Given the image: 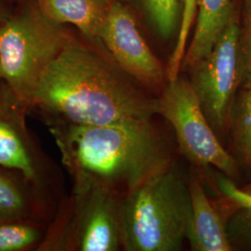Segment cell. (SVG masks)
Masks as SVG:
<instances>
[{"instance_id": "cell-1", "label": "cell", "mask_w": 251, "mask_h": 251, "mask_svg": "<svg viewBox=\"0 0 251 251\" xmlns=\"http://www.w3.org/2000/svg\"><path fill=\"white\" fill-rule=\"evenodd\" d=\"M33 102L73 124L104 125L158 115L144 93L88 47L70 39L43 73Z\"/></svg>"}, {"instance_id": "cell-2", "label": "cell", "mask_w": 251, "mask_h": 251, "mask_svg": "<svg viewBox=\"0 0 251 251\" xmlns=\"http://www.w3.org/2000/svg\"><path fill=\"white\" fill-rule=\"evenodd\" d=\"M63 160L76 181L128 192L173 163L152 118H135L104 125L71 123L58 132Z\"/></svg>"}, {"instance_id": "cell-3", "label": "cell", "mask_w": 251, "mask_h": 251, "mask_svg": "<svg viewBox=\"0 0 251 251\" xmlns=\"http://www.w3.org/2000/svg\"><path fill=\"white\" fill-rule=\"evenodd\" d=\"M191 215L188 180L172 163L124 198L127 251H176L186 239Z\"/></svg>"}, {"instance_id": "cell-4", "label": "cell", "mask_w": 251, "mask_h": 251, "mask_svg": "<svg viewBox=\"0 0 251 251\" xmlns=\"http://www.w3.org/2000/svg\"><path fill=\"white\" fill-rule=\"evenodd\" d=\"M70 39L36 6L0 26L1 76L19 100L33 102L43 73Z\"/></svg>"}, {"instance_id": "cell-5", "label": "cell", "mask_w": 251, "mask_h": 251, "mask_svg": "<svg viewBox=\"0 0 251 251\" xmlns=\"http://www.w3.org/2000/svg\"><path fill=\"white\" fill-rule=\"evenodd\" d=\"M158 115L175 130L181 153L198 167H214L232 179L238 174V162L221 144L209 124L198 96L188 81L176 78L158 98Z\"/></svg>"}, {"instance_id": "cell-6", "label": "cell", "mask_w": 251, "mask_h": 251, "mask_svg": "<svg viewBox=\"0 0 251 251\" xmlns=\"http://www.w3.org/2000/svg\"><path fill=\"white\" fill-rule=\"evenodd\" d=\"M240 15L234 11L211 51L193 66L191 85L216 133L228 131L233 101L240 88Z\"/></svg>"}, {"instance_id": "cell-7", "label": "cell", "mask_w": 251, "mask_h": 251, "mask_svg": "<svg viewBox=\"0 0 251 251\" xmlns=\"http://www.w3.org/2000/svg\"><path fill=\"white\" fill-rule=\"evenodd\" d=\"M79 211L77 248L82 251H117L124 247V199L114 188L92 181H76Z\"/></svg>"}, {"instance_id": "cell-8", "label": "cell", "mask_w": 251, "mask_h": 251, "mask_svg": "<svg viewBox=\"0 0 251 251\" xmlns=\"http://www.w3.org/2000/svg\"><path fill=\"white\" fill-rule=\"evenodd\" d=\"M100 39L123 72L147 86L160 85L167 74L141 36L130 11L114 1L100 30Z\"/></svg>"}, {"instance_id": "cell-9", "label": "cell", "mask_w": 251, "mask_h": 251, "mask_svg": "<svg viewBox=\"0 0 251 251\" xmlns=\"http://www.w3.org/2000/svg\"><path fill=\"white\" fill-rule=\"evenodd\" d=\"M191 215L186 239L194 251H233L226 223L206 196L202 181L192 173L188 179Z\"/></svg>"}, {"instance_id": "cell-10", "label": "cell", "mask_w": 251, "mask_h": 251, "mask_svg": "<svg viewBox=\"0 0 251 251\" xmlns=\"http://www.w3.org/2000/svg\"><path fill=\"white\" fill-rule=\"evenodd\" d=\"M198 9L195 34L182 61L189 69L211 51L236 10L233 0H198Z\"/></svg>"}, {"instance_id": "cell-11", "label": "cell", "mask_w": 251, "mask_h": 251, "mask_svg": "<svg viewBox=\"0 0 251 251\" xmlns=\"http://www.w3.org/2000/svg\"><path fill=\"white\" fill-rule=\"evenodd\" d=\"M115 0H35L36 7L56 24H71L88 37L98 36Z\"/></svg>"}, {"instance_id": "cell-12", "label": "cell", "mask_w": 251, "mask_h": 251, "mask_svg": "<svg viewBox=\"0 0 251 251\" xmlns=\"http://www.w3.org/2000/svg\"><path fill=\"white\" fill-rule=\"evenodd\" d=\"M217 187L233 206L226 230L233 250L251 251V183L238 188L230 178L219 177Z\"/></svg>"}, {"instance_id": "cell-13", "label": "cell", "mask_w": 251, "mask_h": 251, "mask_svg": "<svg viewBox=\"0 0 251 251\" xmlns=\"http://www.w3.org/2000/svg\"><path fill=\"white\" fill-rule=\"evenodd\" d=\"M228 131L236 158L251 169V89H240L231 110Z\"/></svg>"}, {"instance_id": "cell-14", "label": "cell", "mask_w": 251, "mask_h": 251, "mask_svg": "<svg viewBox=\"0 0 251 251\" xmlns=\"http://www.w3.org/2000/svg\"><path fill=\"white\" fill-rule=\"evenodd\" d=\"M0 166L16 170L29 179L36 178L34 162L17 129L0 119Z\"/></svg>"}, {"instance_id": "cell-15", "label": "cell", "mask_w": 251, "mask_h": 251, "mask_svg": "<svg viewBox=\"0 0 251 251\" xmlns=\"http://www.w3.org/2000/svg\"><path fill=\"white\" fill-rule=\"evenodd\" d=\"M198 0H180L182 10L179 35L166 71L169 81L175 80L179 77L180 65L185 55L187 38L198 9Z\"/></svg>"}, {"instance_id": "cell-16", "label": "cell", "mask_w": 251, "mask_h": 251, "mask_svg": "<svg viewBox=\"0 0 251 251\" xmlns=\"http://www.w3.org/2000/svg\"><path fill=\"white\" fill-rule=\"evenodd\" d=\"M152 26L164 38H169L175 32L178 20V0H142Z\"/></svg>"}, {"instance_id": "cell-17", "label": "cell", "mask_w": 251, "mask_h": 251, "mask_svg": "<svg viewBox=\"0 0 251 251\" xmlns=\"http://www.w3.org/2000/svg\"><path fill=\"white\" fill-rule=\"evenodd\" d=\"M240 89H251V0H244L239 30Z\"/></svg>"}, {"instance_id": "cell-18", "label": "cell", "mask_w": 251, "mask_h": 251, "mask_svg": "<svg viewBox=\"0 0 251 251\" xmlns=\"http://www.w3.org/2000/svg\"><path fill=\"white\" fill-rule=\"evenodd\" d=\"M38 232L28 225H0V251H23L36 243Z\"/></svg>"}, {"instance_id": "cell-19", "label": "cell", "mask_w": 251, "mask_h": 251, "mask_svg": "<svg viewBox=\"0 0 251 251\" xmlns=\"http://www.w3.org/2000/svg\"><path fill=\"white\" fill-rule=\"evenodd\" d=\"M25 209L22 193L11 181L0 175V219L20 215Z\"/></svg>"}, {"instance_id": "cell-20", "label": "cell", "mask_w": 251, "mask_h": 251, "mask_svg": "<svg viewBox=\"0 0 251 251\" xmlns=\"http://www.w3.org/2000/svg\"><path fill=\"white\" fill-rule=\"evenodd\" d=\"M0 77H2V76H1V68H0Z\"/></svg>"}]
</instances>
